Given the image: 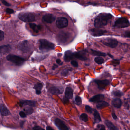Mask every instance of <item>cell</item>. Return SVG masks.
I'll return each mask as SVG.
<instances>
[{
    "label": "cell",
    "mask_w": 130,
    "mask_h": 130,
    "mask_svg": "<svg viewBox=\"0 0 130 130\" xmlns=\"http://www.w3.org/2000/svg\"><path fill=\"white\" fill-rule=\"evenodd\" d=\"M113 16L110 13H102L99 14L94 21V26L97 28L102 27L106 25L109 20L111 19Z\"/></svg>",
    "instance_id": "1"
},
{
    "label": "cell",
    "mask_w": 130,
    "mask_h": 130,
    "mask_svg": "<svg viewBox=\"0 0 130 130\" xmlns=\"http://www.w3.org/2000/svg\"><path fill=\"white\" fill-rule=\"evenodd\" d=\"M39 49L44 52L54 50L55 45L53 43L46 39H40L39 41Z\"/></svg>",
    "instance_id": "2"
},
{
    "label": "cell",
    "mask_w": 130,
    "mask_h": 130,
    "mask_svg": "<svg viewBox=\"0 0 130 130\" xmlns=\"http://www.w3.org/2000/svg\"><path fill=\"white\" fill-rule=\"evenodd\" d=\"M18 18L25 22H31L34 21L35 17L34 13L30 12H24L19 13Z\"/></svg>",
    "instance_id": "3"
},
{
    "label": "cell",
    "mask_w": 130,
    "mask_h": 130,
    "mask_svg": "<svg viewBox=\"0 0 130 130\" xmlns=\"http://www.w3.org/2000/svg\"><path fill=\"white\" fill-rule=\"evenodd\" d=\"M130 26L129 20L125 17L119 18L114 23L113 27L115 28H124L128 27Z\"/></svg>",
    "instance_id": "4"
},
{
    "label": "cell",
    "mask_w": 130,
    "mask_h": 130,
    "mask_svg": "<svg viewBox=\"0 0 130 130\" xmlns=\"http://www.w3.org/2000/svg\"><path fill=\"white\" fill-rule=\"evenodd\" d=\"M7 60L17 66H20L25 62L24 59L13 54H9L7 56Z\"/></svg>",
    "instance_id": "5"
},
{
    "label": "cell",
    "mask_w": 130,
    "mask_h": 130,
    "mask_svg": "<svg viewBox=\"0 0 130 130\" xmlns=\"http://www.w3.org/2000/svg\"><path fill=\"white\" fill-rule=\"evenodd\" d=\"M104 45L111 48H114L118 45V41L115 38H107L102 41Z\"/></svg>",
    "instance_id": "6"
},
{
    "label": "cell",
    "mask_w": 130,
    "mask_h": 130,
    "mask_svg": "<svg viewBox=\"0 0 130 130\" xmlns=\"http://www.w3.org/2000/svg\"><path fill=\"white\" fill-rule=\"evenodd\" d=\"M56 25L58 28L63 29L66 27L68 25V21L66 17H61L57 18Z\"/></svg>",
    "instance_id": "7"
},
{
    "label": "cell",
    "mask_w": 130,
    "mask_h": 130,
    "mask_svg": "<svg viewBox=\"0 0 130 130\" xmlns=\"http://www.w3.org/2000/svg\"><path fill=\"white\" fill-rule=\"evenodd\" d=\"M70 37V34L68 32H62L59 33L57 35V40L59 43H65Z\"/></svg>",
    "instance_id": "8"
},
{
    "label": "cell",
    "mask_w": 130,
    "mask_h": 130,
    "mask_svg": "<svg viewBox=\"0 0 130 130\" xmlns=\"http://www.w3.org/2000/svg\"><path fill=\"white\" fill-rule=\"evenodd\" d=\"M73 56L74 58L78 59L79 60L81 61H84L87 60L86 52L84 50L79 51V52H74Z\"/></svg>",
    "instance_id": "9"
},
{
    "label": "cell",
    "mask_w": 130,
    "mask_h": 130,
    "mask_svg": "<svg viewBox=\"0 0 130 130\" xmlns=\"http://www.w3.org/2000/svg\"><path fill=\"white\" fill-rule=\"evenodd\" d=\"M90 33L93 36L95 37H99L105 34L107 31L105 30H102L97 28V29H91L90 30Z\"/></svg>",
    "instance_id": "10"
},
{
    "label": "cell",
    "mask_w": 130,
    "mask_h": 130,
    "mask_svg": "<svg viewBox=\"0 0 130 130\" xmlns=\"http://www.w3.org/2000/svg\"><path fill=\"white\" fill-rule=\"evenodd\" d=\"M55 124L60 130H69L68 127L63 122L58 118L55 120Z\"/></svg>",
    "instance_id": "11"
},
{
    "label": "cell",
    "mask_w": 130,
    "mask_h": 130,
    "mask_svg": "<svg viewBox=\"0 0 130 130\" xmlns=\"http://www.w3.org/2000/svg\"><path fill=\"white\" fill-rule=\"evenodd\" d=\"M56 20V17L51 14H46L42 17V20L48 23H52Z\"/></svg>",
    "instance_id": "12"
},
{
    "label": "cell",
    "mask_w": 130,
    "mask_h": 130,
    "mask_svg": "<svg viewBox=\"0 0 130 130\" xmlns=\"http://www.w3.org/2000/svg\"><path fill=\"white\" fill-rule=\"evenodd\" d=\"M49 90L52 94L59 95L63 93V88L62 87H50Z\"/></svg>",
    "instance_id": "13"
},
{
    "label": "cell",
    "mask_w": 130,
    "mask_h": 130,
    "mask_svg": "<svg viewBox=\"0 0 130 130\" xmlns=\"http://www.w3.org/2000/svg\"><path fill=\"white\" fill-rule=\"evenodd\" d=\"M19 105L21 107L25 106H29V107H34L36 105V103L35 101L33 100H22L19 103Z\"/></svg>",
    "instance_id": "14"
},
{
    "label": "cell",
    "mask_w": 130,
    "mask_h": 130,
    "mask_svg": "<svg viewBox=\"0 0 130 130\" xmlns=\"http://www.w3.org/2000/svg\"><path fill=\"white\" fill-rule=\"evenodd\" d=\"M95 82L98 85L99 88L101 89H103L104 88H105V87L108 85L110 83L109 81L106 79L103 80H96Z\"/></svg>",
    "instance_id": "15"
},
{
    "label": "cell",
    "mask_w": 130,
    "mask_h": 130,
    "mask_svg": "<svg viewBox=\"0 0 130 130\" xmlns=\"http://www.w3.org/2000/svg\"><path fill=\"white\" fill-rule=\"evenodd\" d=\"M74 58L73 53L71 50L66 51L65 53L64 60L66 62H68L72 60Z\"/></svg>",
    "instance_id": "16"
},
{
    "label": "cell",
    "mask_w": 130,
    "mask_h": 130,
    "mask_svg": "<svg viewBox=\"0 0 130 130\" xmlns=\"http://www.w3.org/2000/svg\"><path fill=\"white\" fill-rule=\"evenodd\" d=\"M0 113L3 116H7L10 114L9 110L4 104L0 105Z\"/></svg>",
    "instance_id": "17"
},
{
    "label": "cell",
    "mask_w": 130,
    "mask_h": 130,
    "mask_svg": "<svg viewBox=\"0 0 130 130\" xmlns=\"http://www.w3.org/2000/svg\"><path fill=\"white\" fill-rule=\"evenodd\" d=\"M11 50V47L9 45H5L0 46V54H5L9 52Z\"/></svg>",
    "instance_id": "18"
},
{
    "label": "cell",
    "mask_w": 130,
    "mask_h": 130,
    "mask_svg": "<svg viewBox=\"0 0 130 130\" xmlns=\"http://www.w3.org/2000/svg\"><path fill=\"white\" fill-rule=\"evenodd\" d=\"M105 98L103 94H99L92 97L89 100V101L92 102H96L102 100Z\"/></svg>",
    "instance_id": "19"
},
{
    "label": "cell",
    "mask_w": 130,
    "mask_h": 130,
    "mask_svg": "<svg viewBox=\"0 0 130 130\" xmlns=\"http://www.w3.org/2000/svg\"><path fill=\"white\" fill-rule=\"evenodd\" d=\"M73 91L70 87H67L65 91V95L66 98L71 99L73 97Z\"/></svg>",
    "instance_id": "20"
},
{
    "label": "cell",
    "mask_w": 130,
    "mask_h": 130,
    "mask_svg": "<svg viewBox=\"0 0 130 130\" xmlns=\"http://www.w3.org/2000/svg\"><path fill=\"white\" fill-rule=\"evenodd\" d=\"M109 105V104L106 102L101 100L97 102L96 107L99 109H101L105 107H108Z\"/></svg>",
    "instance_id": "21"
},
{
    "label": "cell",
    "mask_w": 130,
    "mask_h": 130,
    "mask_svg": "<svg viewBox=\"0 0 130 130\" xmlns=\"http://www.w3.org/2000/svg\"><path fill=\"white\" fill-rule=\"evenodd\" d=\"M112 104L116 108H120L122 105V102L120 99H115L112 100Z\"/></svg>",
    "instance_id": "22"
},
{
    "label": "cell",
    "mask_w": 130,
    "mask_h": 130,
    "mask_svg": "<svg viewBox=\"0 0 130 130\" xmlns=\"http://www.w3.org/2000/svg\"><path fill=\"white\" fill-rule=\"evenodd\" d=\"M42 87H43V85L42 83H38L34 85V88L35 89L36 94L39 95L41 94V91L42 89Z\"/></svg>",
    "instance_id": "23"
},
{
    "label": "cell",
    "mask_w": 130,
    "mask_h": 130,
    "mask_svg": "<svg viewBox=\"0 0 130 130\" xmlns=\"http://www.w3.org/2000/svg\"><path fill=\"white\" fill-rule=\"evenodd\" d=\"M29 46L28 45V42L26 41H24L23 42H22L19 46V48L21 50V51L24 52L28 51V50L29 49Z\"/></svg>",
    "instance_id": "24"
},
{
    "label": "cell",
    "mask_w": 130,
    "mask_h": 130,
    "mask_svg": "<svg viewBox=\"0 0 130 130\" xmlns=\"http://www.w3.org/2000/svg\"><path fill=\"white\" fill-rule=\"evenodd\" d=\"M29 25L30 28L32 29H33V31L34 32H36V33L38 32L39 30L41 29V26L40 25H37L36 24L31 23H29Z\"/></svg>",
    "instance_id": "25"
},
{
    "label": "cell",
    "mask_w": 130,
    "mask_h": 130,
    "mask_svg": "<svg viewBox=\"0 0 130 130\" xmlns=\"http://www.w3.org/2000/svg\"><path fill=\"white\" fill-rule=\"evenodd\" d=\"M108 128L110 130H119L116 127L114 126L113 124H112L111 122L110 121H109L106 120L105 122Z\"/></svg>",
    "instance_id": "26"
},
{
    "label": "cell",
    "mask_w": 130,
    "mask_h": 130,
    "mask_svg": "<svg viewBox=\"0 0 130 130\" xmlns=\"http://www.w3.org/2000/svg\"><path fill=\"white\" fill-rule=\"evenodd\" d=\"M94 120L96 123H99L101 120L99 113L95 109H94Z\"/></svg>",
    "instance_id": "27"
},
{
    "label": "cell",
    "mask_w": 130,
    "mask_h": 130,
    "mask_svg": "<svg viewBox=\"0 0 130 130\" xmlns=\"http://www.w3.org/2000/svg\"><path fill=\"white\" fill-rule=\"evenodd\" d=\"M91 53L93 55L96 56H106V54L100 51H96L95 50H91Z\"/></svg>",
    "instance_id": "28"
},
{
    "label": "cell",
    "mask_w": 130,
    "mask_h": 130,
    "mask_svg": "<svg viewBox=\"0 0 130 130\" xmlns=\"http://www.w3.org/2000/svg\"><path fill=\"white\" fill-rule=\"evenodd\" d=\"M94 61L95 62L98 64H102L103 63L104 60L102 57H97L95 58Z\"/></svg>",
    "instance_id": "29"
},
{
    "label": "cell",
    "mask_w": 130,
    "mask_h": 130,
    "mask_svg": "<svg viewBox=\"0 0 130 130\" xmlns=\"http://www.w3.org/2000/svg\"><path fill=\"white\" fill-rule=\"evenodd\" d=\"M112 94L116 97H121L124 94L119 90H116L112 92Z\"/></svg>",
    "instance_id": "30"
},
{
    "label": "cell",
    "mask_w": 130,
    "mask_h": 130,
    "mask_svg": "<svg viewBox=\"0 0 130 130\" xmlns=\"http://www.w3.org/2000/svg\"><path fill=\"white\" fill-rule=\"evenodd\" d=\"M80 119L81 120L86 122L88 121V116L86 114H81V116H80Z\"/></svg>",
    "instance_id": "31"
},
{
    "label": "cell",
    "mask_w": 130,
    "mask_h": 130,
    "mask_svg": "<svg viewBox=\"0 0 130 130\" xmlns=\"http://www.w3.org/2000/svg\"><path fill=\"white\" fill-rule=\"evenodd\" d=\"M75 103L77 105H80L82 104V100L79 96H76L75 99Z\"/></svg>",
    "instance_id": "32"
},
{
    "label": "cell",
    "mask_w": 130,
    "mask_h": 130,
    "mask_svg": "<svg viewBox=\"0 0 130 130\" xmlns=\"http://www.w3.org/2000/svg\"><path fill=\"white\" fill-rule=\"evenodd\" d=\"M24 110L25 112L27 114V115H30L33 113V109L32 108H26Z\"/></svg>",
    "instance_id": "33"
},
{
    "label": "cell",
    "mask_w": 130,
    "mask_h": 130,
    "mask_svg": "<svg viewBox=\"0 0 130 130\" xmlns=\"http://www.w3.org/2000/svg\"><path fill=\"white\" fill-rule=\"evenodd\" d=\"M69 71V70L65 69V70H64L62 71L61 74V75H63V76H65V77L67 76V75H68V74Z\"/></svg>",
    "instance_id": "34"
},
{
    "label": "cell",
    "mask_w": 130,
    "mask_h": 130,
    "mask_svg": "<svg viewBox=\"0 0 130 130\" xmlns=\"http://www.w3.org/2000/svg\"><path fill=\"white\" fill-rule=\"evenodd\" d=\"M85 110L88 113H91L93 111V110L91 107L89 106L88 105H86L85 106Z\"/></svg>",
    "instance_id": "35"
},
{
    "label": "cell",
    "mask_w": 130,
    "mask_h": 130,
    "mask_svg": "<svg viewBox=\"0 0 130 130\" xmlns=\"http://www.w3.org/2000/svg\"><path fill=\"white\" fill-rule=\"evenodd\" d=\"M97 129L99 130H105V126L102 124H99L97 126Z\"/></svg>",
    "instance_id": "36"
},
{
    "label": "cell",
    "mask_w": 130,
    "mask_h": 130,
    "mask_svg": "<svg viewBox=\"0 0 130 130\" xmlns=\"http://www.w3.org/2000/svg\"><path fill=\"white\" fill-rule=\"evenodd\" d=\"M5 11L7 13L10 14H12L14 12V10L10 8H7L5 10Z\"/></svg>",
    "instance_id": "37"
},
{
    "label": "cell",
    "mask_w": 130,
    "mask_h": 130,
    "mask_svg": "<svg viewBox=\"0 0 130 130\" xmlns=\"http://www.w3.org/2000/svg\"><path fill=\"white\" fill-rule=\"evenodd\" d=\"M71 64L72 66H73L74 67H77L78 66V64L77 63V62L75 61H72L71 62Z\"/></svg>",
    "instance_id": "38"
},
{
    "label": "cell",
    "mask_w": 130,
    "mask_h": 130,
    "mask_svg": "<svg viewBox=\"0 0 130 130\" xmlns=\"http://www.w3.org/2000/svg\"><path fill=\"white\" fill-rule=\"evenodd\" d=\"M4 32L1 30H0V41H1L4 39Z\"/></svg>",
    "instance_id": "39"
},
{
    "label": "cell",
    "mask_w": 130,
    "mask_h": 130,
    "mask_svg": "<svg viewBox=\"0 0 130 130\" xmlns=\"http://www.w3.org/2000/svg\"><path fill=\"white\" fill-rule=\"evenodd\" d=\"M0 1L2 2L3 4L4 5L6 6H10L11 4H9V3L7 2V1H5V0H0Z\"/></svg>",
    "instance_id": "40"
},
{
    "label": "cell",
    "mask_w": 130,
    "mask_h": 130,
    "mask_svg": "<svg viewBox=\"0 0 130 130\" xmlns=\"http://www.w3.org/2000/svg\"><path fill=\"white\" fill-rule=\"evenodd\" d=\"M19 115L22 118H25L26 117V114L23 111H21L19 112Z\"/></svg>",
    "instance_id": "41"
},
{
    "label": "cell",
    "mask_w": 130,
    "mask_h": 130,
    "mask_svg": "<svg viewBox=\"0 0 130 130\" xmlns=\"http://www.w3.org/2000/svg\"><path fill=\"white\" fill-rule=\"evenodd\" d=\"M34 130H45L44 129L42 128L39 126H35L33 128Z\"/></svg>",
    "instance_id": "42"
},
{
    "label": "cell",
    "mask_w": 130,
    "mask_h": 130,
    "mask_svg": "<svg viewBox=\"0 0 130 130\" xmlns=\"http://www.w3.org/2000/svg\"><path fill=\"white\" fill-rule=\"evenodd\" d=\"M124 36L126 37L129 38L130 37V31H127L125 32L124 33Z\"/></svg>",
    "instance_id": "43"
},
{
    "label": "cell",
    "mask_w": 130,
    "mask_h": 130,
    "mask_svg": "<svg viewBox=\"0 0 130 130\" xmlns=\"http://www.w3.org/2000/svg\"><path fill=\"white\" fill-rule=\"evenodd\" d=\"M112 63L114 64H120V61L118 60H114L112 61Z\"/></svg>",
    "instance_id": "44"
},
{
    "label": "cell",
    "mask_w": 130,
    "mask_h": 130,
    "mask_svg": "<svg viewBox=\"0 0 130 130\" xmlns=\"http://www.w3.org/2000/svg\"><path fill=\"white\" fill-rule=\"evenodd\" d=\"M56 61V62L57 63V64H58L59 65H62L63 64V62H62V61H61V60L59 59H57Z\"/></svg>",
    "instance_id": "45"
},
{
    "label": "cell",
    "mask_w": 130,
    "mask_h": 130,
    "mask_svg": "<svg viewBox=\"0 0 130 130\" xmlns=\"http://www.w3.org/2000/svg\"><path fill=\"white\" fill-rule=\"evenodd\" d=\"M112 116L113 118L114 119V120H116L117 119V117L116 116V115L115 114V113H112Z\"/></svg>",
    "instance_id": "46"
},
{
    "label": "cell",
    "mask_w": 130,
    "mask_h": 130,
    "mask_svg": "<svg viewBox=\"0 0 130 130\" xmlns=\"http://www.w3.org/2000/svg\"><path fill=\"white\" fill-rule=\"evenodd\" d=\"M58 67V66H57V65L54 64V66H53V67H52V70H54L55 69H56V68Z\"/></svg>",
    "instance_id": "47"
},
{
    "label": "cell",
    "mask_w": 130,
    "mask_h": 130,
    "mask_svg": "<svg viewBox=\"0 0 130 130\" xmlns=\"http://www.w3.org/2000/svg\"><path fill=\"white\" fill-rule=\"evenodd\" d=\"M47 130H55L54 129H53L50 126H47L46 128Z\"/></svg>",
    "instance_id": "48"
},
{
    "label": "cell",
    "mask_w": 130,
    "mask_h": 130,
    "mask_svg": "<svg viewBox=\"0 0 130 130\" xmlns=\"http://www.w3.org/2000/svg\"><path fill=\"white\" fill-rule=\"evenodd\" d=\"M107 54L108 56H109V57H110V58H113V56H112V55L110 53H108Z\"/></svg>",
    "instance_id": "49"
},
{
    "label": "cell",
    "mask_w": 130,
    "mask_h": 130,
    "mask_svg": "<svg viewBox=\"0 0 130 130\" xmlns=\"http://www.w3.org/2000/svg\"><path fill=\"white\" fill-rule=\"evenodd\" d=\"M24 121H22L21 122V128H23V125H24Z\"/></svg>",
    "instance_id": "50"
},
{
    "label": "cell",
    "mask_w": 130,
    "mask_h": 130,
    "mask_svg": "<svg viewBox=\"0 0 130 130\" xmlns=\"http://www.w3.org/2000/svg\"><path fill=\"white\" fill-rule=\"evenodd\" d=\"M95 130H98V129H95Z\"/></svg>",
    "instance_id": "51"
},
{
    "label": "cell",
    "mask_w": 130,
    "mask_h": 130,
    "mask_svg": "<svg viewBox=\"0 0 130 130\" xmlns=\"http://www.w3.org/2000/svg\"></svg>",
    "instance_id": "52"
},
{
    "label": "cell",
    "mask_w": 130,
    "mask_h": 130,
    "mask_svg": "<svg viewBox=\"0 0 130 130\" xmlns=\"http://www.w3.org/2000/svg\"></svg>",
    "instance_id": "53"
}]
</instances>
